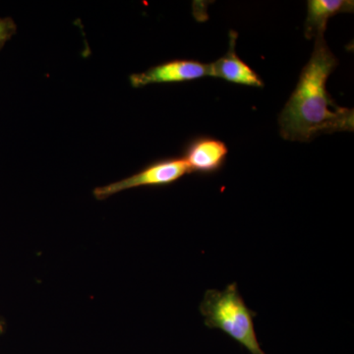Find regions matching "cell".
Returning a JSON list of instances; mask_svg holds the SVG:
<instances>
[{
    "label": "cell",
    "instance_id": "cell-1",
    "mask_svg": "<svg viewBox=\"0 0 354 354\" xmlns=\"http://www.w3.org/2000/svg\"><path fill=\"white\" fill-rule=\"evenodd\" d=\"M315 39L311 58L279 115L281 137L288 141H310L320 133L353 131V109L337 106L326 87L337 58L324 35Z\"/></svg>",
    "mask_w": 354,
    "mask_h": 354
},
{
    "label": "cell",
    "instance_id": "cell-2",
    "mask_svg": "<svg viewBox=\"0 0 354 354\" xmlns=\"http://www.w3.org/2000/svg\"><path fill=\"white\" fill-rule=\"evenodd\" d=\"M205 325L209 329H218L239 342L251 354H266L257 339L253 317L239 295L236 283L223 290H209L200 305Z\"/></svg>",
    "mask_w": 354,
    "mask_h": 354
},
{
    "label": "cell",
    "instance_id": "cell-3",
    "mask_svg": "<svg viewBox=\"0 0 354 354\" xmlns=\"http://www.w3.org/2000/svg\"><path fill=\"white\" fill-rule=\"evenodd\" d=\"M187 174H190L189 167L183 158H167L153 162L134 176L95 188L94 195L97 200H104L121 191L132 188L169 185Z\"/></svg>",
    "mask_w": 354,
    "mask_h": 354
},
{
    "label": "cell",
    "instance_id": "cell-4",
    "mask_svg": "<svg viewBox=\"0 0 354 354\" xmlns=\"http://www.w3.org/2000/svg\"><path fill=\"white\" fill-rule=\"evenodd\" d=\"M209 76L208 64L196 60L176 59L157 65L142 73L129 77L132 87L141 88L152 84L183 83Z\"/></svg>",
    "mask_w": 354,
    "mask_h": 354
},
{
    "label": "cell",
    "instance_id": "cell-5",
    "mask_svg": "<svg viewBox=\"0 0 354 354\" xmlns=\"http://www.w3.org/2000/svg\"><path fill=\"white\" fill-rule=\"evenodd\" d=\"M230 48L223 57L208 64L209 76L223 79L227 82L249 86V87H263L264 83L259 75L249 65L242 62L235 53V41L237 34L230 32Z\"/></svg>",
    "mask_w": 354,
    "mask_h": 354
},
{
    "label": "cell",
    "instance_id": "cell-6",
    "mask_svg": "<svg viewBox=\"0 0 354 354\" xmlns=\"http://www.w3.org/2000/svg\"><path fill=\"white\" fill-rule=\"evenodd\" d=\"M227 148L220 140L202 137L186 148L183 158L190 172L211 174L218 171L227 156Z\"/></svg>",
    "mask_w": 354,
    "mask_h": 354
},
{
    "label": "cell",
    "instance_id": "cell-7",
    "mask_svg": "<svg viewBox=\"0 0 354 354\" xmlns=\"http://www.w3.org/2000/svg\"><path fill=\"white\" fill-rule=\"evenodd\" d=\"M353 0H309L304 35L307 39L324 35L328 20L337 14L353 13Z\"/></svg>",
    "mask_w": 354,
    "mask_h": 354
},
{
    "label": "cell",
    "instance_id": "cell-8",
    "mask_svg": "<svg viewBox=\"0 0 354 354\" xmlns=\"http://www.w3.org/2000/svg\"><path fill=\"white\" fill-rule=\"evenodd\" d=\"M17 31V26L11 18H0V50Z\"/></svg>",
    "mask_w": 354,
    "mask_h": 354
},
{
    "label": "cell",
    "instance_id": "cell-9",
    "mask_svg": "<svg viewBox=\"0 0 354 354\" xmlns=\"http://www.w3.org/2000/svg\"><path fill=\"white\" fill-rule=\"evenodd\" d=\"M4 330V322L0 319V333L3 332Z\"/></svg>",
    "mask_w": 354,
    "mask_h": 354
}]
</instances>
